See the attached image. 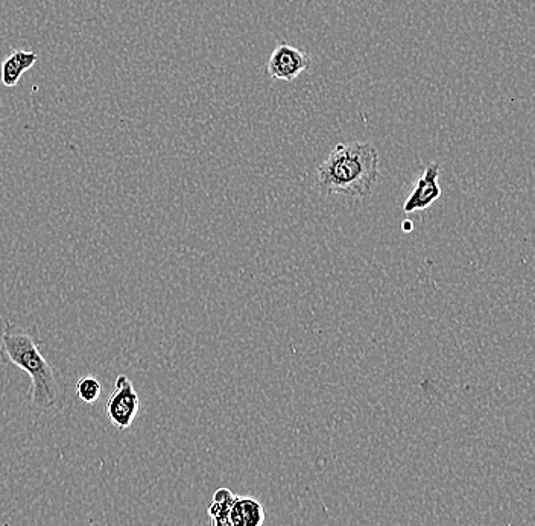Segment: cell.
Masks as SVG:
<instances>
[{
	"instance_id": "6da1fadb",
	"label": "cell",
	"mask_w": 535,
	"mask_h": 526,
	"mask_svg": "<svg viewBox=\"0 0 535 526\" xmlns=\"http://www.w3.org/2000/svg\"><path fill=\"white\" fill-rule=\"evenodd\" d=\"M0 359L25 371L31 381L28 402L37 412H51L61 408L66 396L61 374L45 358L37 326L5 323L0 335Z\"/></svg>"
},
{
	"instance_id": "7a4b0ae2",
	"label": "cell",
	"mask_w": 535,
	"mask_h": 526,
	"mask_svg": "<svg viewBox=\"0 0 535 526\" xmlns=\"http://www.w3.org/2000/svg\"><path fill=\"white\" fill-rule=\"evenodd\" d=\"M379 177V153L371 143H338L317 168L318 191L329 197L362 198Z\"/></svg>"
},
{
	"instance_id": "3957f363",
	"label": "cell",
	"mask_w": 535,
	"mask_h": 526,
	"mask_svg": "<svg viewBox=\"0 0 535 526\" xmlns=\"http://www.w3.org/2000/svg\"><path fill=\"white\" fill-rule=\"evenodd\" d=\"M140 409V397L134 388L133 381L127 374H119L114 379L113 393L108 397L105 414L114 428L127 431L133 426Z\"/></svg>"
},
{
	"instance_id": "277c9868",
	"label": "cell",
	"mask_w": 535,
	"mask_h": 526,
	"mask_svg": "<svg viewBox=\"0 0 535 526\" xmlns=\"http://www.w3.org/2000/svg\"><path fill=\"white\" fill-rule=\"evenodd\" d=\"M309 67H311V60L308 55L294 46L282 43L271 54L270 61L266 64V72L273 80L289 83V81L297 80Z\"/></svg>"
},
{
	"instance_id": "5b68a950",
	"label": "cell",
	"mask_w": 535,
	"mask_h": 526,
	"mask_svg": "<svg viewBox=\"0 0 535 526\" xmlns=\"http://www.w3.org/2000/svg\"><path fill=\"white\" fill-rule=\"evenodd\" d=\"M438 177H440V165L438 163H428L411 194L406 198L405 204H403V212L409 215V213L422 212V210L429 209L441 197Z\"/></svg>"
},
{
	"instance_id": "8992f818",
	"label": "cell",
	"mask_w": 535,
	"mask_h": 526,
	"mask_svg": "<svg viewBox=\"0 0 535 526\" xmlns=\"http://www.w3.org/2000/svg\"><path fill=\"white\" fill-rule=\"evenodd\" d=\"M38 61L37 52L16 49L5 58L0 67V80L5 87H16L28 70H31Z\"/></svg>"
},
{
	"instance_id": "52a82bcc",
	"label": "cell",
	"mask_w": 535,
	"mask_h": 526,
	"mask_svg": "<svg viewBox=\"0 0 535 526\" xmlns=\"http://www.w3.org/2000/svg\"><path fill=\"white\" fill-rule=\"evenodd\" d=\"M228 520L232 526H262L265 522V508L262 502L250 496H244V498L235 496V501L228 513Z\"/></svg>"
},
{
	"instance_id": "ba28073f",
	"label": "cell",
	"mask_w": 535,
	"mask_h": 526,
	"mask_svg": "<svg viewBox=\"0 0 535 526\" xmlns=\"http://www.w3.org/2000/svg\"><path fill=\"white\" fill-rule=\"evenodd\" d=\"M233 501H235V495L228 488H218L215 495H213L212 504H210L209 510H207L210 519L228 517Z\"/></svg>"
},
{
	"instance_id": "9c48e42d",
	"label": "cell",
	"mask_w": 535,
	"mask_h": 526,
	"mask_svg": "<svg viewBox=\"0 0 535 526\" xmlns=\"http://www.w3.org/2000/svg\"><path fill=\"white\" fill-rule=\"evenodd\" d=\"M76 396L80 397L84 403H96L101 397L102 394V385L98 379L93 378V376H86V378L80 379L76 382Z\"/></svg>"
},
{
	"instance_id": "30bf717a",
	"label": "cell",
	"mask_w": 535,
	"mask_h": 526,
	"mask_svg": "<svg viewBox=\"0 0 535 526\" xmlns=\"http://www.w3.org/2000/svg\"><path fill=\"white\" fill-rule=\"evenodd\" d=\"M212 526H232L228 517H219V519H212Z\"/></svg>"
}]
</instances>
